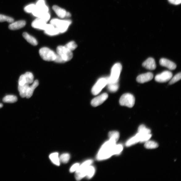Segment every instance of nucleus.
Returning a JSON list of instances; mask_svg holds the SVG:
<instances>
[{
	"label": "nucleus",
	"instance_id": "1",
	"mask_svg": "<svg viewBox=\"0 0 181 181\" xmlns=\"http://www.w3.org/2000/svg\"><path fill=\"white\" fill-rule=\"evenodd\" d=\"M116 142L114 140H109L102 145L96 156L98 160L107 159L114 155V148Z\"/></svg>",
	"mask_w": 181,
	"mask_h": 181
},
{
	"label": "nucleus",
	"instance_id": "2",
	"mask_svg": "<svg viewBox=\"0 0 181 181\" xmlns=\"http://www.w3.org/2000/svg\"><path fill=\"white\" fill-rule=\"evenodd\" d=\"M50 24L53 25L58 29L60 33L66 32L69 27L71 24V21L69 20H61L58 19H53L51 20Z\"/></svg>",
	"mask_w": 181,
	"mask_h": 181
},
{
	"label": "nucleus",
	"instance_id": "3",
	"mask_svg": "<svg viewBox=\"0 0 181 181\" xmlns=\"http://www.w3.org/2000/svg\"><path fill=\"white\" fill-rule=\"evenodd\" d=\"M122 67L120 63H117L114 65L111 70V76L107 78V84L119 82V78Z\"/></svg>",
	"mask_w": 181,
	"mask_h": 181
},
{
	"label": "nucleus",
	"instance_id": "4",
	"mask_svg": "<svg viewBox=\"0 0 181 181\" xmlns=\"http://www.w3.org/2000/svg\"><path fill=\"white\" fill-rule=\"evenodd\" d=\"M93 162L92 160H89L79 165L76 171L75 178L77 180H80L86 176L88 167L92 164Z\"/></svg>",
	"mask_w": 181,
	"mask_h": 181
},
{
	"label": "nucleus",
	"instance_id": "5",
	"mask_svg": "<svg viewBox=\"0 0 181 181\" xmlns=\"http://www.w3.org/2000/svg\"><path fill=\"white\" fill-rule=\"evenodd\" d=\"M135 97L132 94L126 93L121 96L119 102L121 106L132 108L135 105Z\"/></svg>",
	"mask_w": 181,
	"mask_h": 181
},
{
	"label": "nucleus",
	"instance_id": "6",
	"mask_svg": "<svg viewBox=\"0 0 181 181\" xmlns=\"http://www.w3.org/2000/svg\"><path fill=\"white\" fill-rule=\"evenodd\" d=\"M39 54L43 60L53 61L55 60L56 54L53 51L47 48H43L39 50Z\"/></svg>",
	"mask_w": 181,
	"mask_h": 181
},
{
	"label": "nucleus",
	"instance_id": "7",
	"mask_svg": "<svg viewBox=\"0 0 181 181\" xmlns=\"http://www.w3.org/2000/svg\"><path fill=\"white\" fill-rule=\"evenodd\" d=\"M57 54L59 55L65 61H69L73 57L72 51L65 48V46H59L57 49Z\"/></svg>",
	"mask_w": 181,
	"mask_h": 181
},
{
	"label": "nucleus",
	"instance_id": "8",
	"mask_svg": "<svg viewBox=\"0 0 181 181\" xmlns=\"http://www.w3.org/2000/svg\"><path fill=\"white\" fill-rule=\"evenodd\" d=\"M107 84V78H102L98 80L94 85L91 90L93 95H96L99 94L101 90Z\"/></svg>",
	"mask_w": 181,
	"mask_h": 181
},
{
	"label": "nucleus",
	"instance_id": "9",
	"mask_svg": "<svg viewBox=\"0 0 181 181\" xmlns=\"http://www.w3.org/2000/svg\"><path fill=\"white\" fill-rule=\"evenodd\" d=\"M172 77L171 72L169 71H165L157 74L155 77V81L159 82H166L170 80Z\"/></svg>",
	"mask_w": 181,
	"mask_h": 181
},
{
	"label": "nucleus",
	"instance_id": "10",
	"mask_svg": "<svg viewBox=\"0 0 181 181\" xmlns=\"http://www.w3.org/2000/svg\"><path fill=\"white\" fill-rule=\"evenodd\" d=\"M108 94L104 93L98 96L92 100L91 104L93 107H97L103 103L108 98Z\"/></svg>",
	"mask_w": 181,
	"mask_h": 181
},
{
	"label": "nucleus",
	"instance_id": "11",
	"mask_svg": "<svg viewBox=\"0 0 181 181\" xmlns=\"http://www.w3.org/2000/svg\"><path fill=\"white\" fill-rule=\"evenodd\" d=\"M53 8L57 16L61 18H63L65 17H69L71 16L70 14L67 12L65 9L57 5H54Z\"/></svg>",
	"mask_w": 181,
	"mask_h": 181
},
{
	"label": "nucleus",
	"instance_id": "12",
	"mask_svg": "<svg viewBox=\"0 0 181 181\" xmlns=\"http://www.w3.org/2000/svg\"><path fill=\"white\" fill-rule=\"evenodd\" d=\"M153 78V74L151 73H147L140 75L137 78V81L140 83L151 80Z\"/></svg>",
	"mask_w": 181,
	"mask_h": 181
},
{
	"label": "nucleus",
	"instance_id": "13",
	"mask_svg": "<svg viewBox=\"0 0 181 181\" xmlns=\"http://www.w3.org/2000/svg\"><path fill=\"white\" fill-rule=\"evenodd\" d=\"M159 63L161 65L165 67L170 70H174L176 68V65L175 63L166 59H161Z\"/></svg>",
	"mask_w": 181,
	"mask_h": 181
},
{
	"label": "nucleus",
	"instance_id": "14",
	"mask_svg": "<svg viewBox=\"0 0 181 181\" xmlns=\"http://www.w3.org/2000/svg\"><path fill=\"white\" fill-rule=\"evenodd\" d=\"M44 30L46 34L50 36H53L60 33L57 27L51 24H46Z\"/></svg>",
	"mask_w": 181,
	"mask_h": 181
},
{
	"label": "nucleus",
	"instance_id": "15",
	"mask_svg": "<svg viewBox=\"0 0 181 181\" xmlns=\"http://www.w3.org/2000/svg\"><path fill=\"white\" fill-rule=\"evenodd\" d=\"M142 66L145 69L153 70L155 69L156 67L155 60L152 58H149L144 61Z\"/></svg>",
	"mask_w": 181,
	"mask_h": 181
},
{
	"label": "nucleus",
	"instance_id": "16",
	"mask_svg": "<svg viewBox=\"0 0 181 181\" xmlns=\"http://www.w3.org/2000/svg\"><path fill=\"white\" fill-rule=\"evenodd\" d=\"M46 24V22L38 18L32 22V26L35 28L44 30Z\"/></svg>",
	"mask_w": 181,
	"mask_h": 181
},
{
	"label": "nucleus",
	"instance_id": "17",
	"mask_svg": "<svg viewBox=\"0 0 181 181\" xmlns=\"http://www.w3.org/2000/svg\"><path fill=\"white\" fill-rule=\"evenodd\" d=\"M26 24L25 21H19L12 23L9 26V29L11 30H17L24 27Z\"/></svg>",
	"mask_w": 181,
	"mask_h": 181
},
{
	"label": "nucleus",
	"instance_id": "18",
	"mask_svg": "<svg viewBox=\"0 0 181 181\" xmlns=\"http://www.w3.org/2000/svg\"><path fill=\"white\" fill-rule=\"evenodd\" d=\"M140 136L139 134L137 133L135 136L132 137L127 141L125 144L126 146L127 147L131 146L140 142Z\"/></svg>",
	"mask_w": 181,
	"mask_h": 181
},
{
	"label": "nucleus",
	"instance_id": "19",
	"mask_svg": "<svg viewBox=\"0 0 181 181\" xmlns=\"http://www.w3.org/2000/svg\"><path fill=\"white\" fill-rule=\"evenodd\" d=\"M39 85V82L38 80H35L33 82V84L29 87L27 90L26 97L27 98H29L33 95L34 90Z\"/></svg>",
	"mask_w": 181,
	"mask_h": 181
},
{
	"label": "nucleus",
	"instance_id": "20",
	"mask_svg": "<svg viewBox=\"0 0 181 181\" xmlns=\"http://www.w3.org/2000/svg\"><path fill=\"white\" fill-rule=\"evenodd\" d=\"M29 84H26L23 85H19L18 86V90L19 92V94L22 98L26 97L27 91V90L29 87Z\"/></svg>",
	"mask_w": 181,
	"mask_h": 181
},
{
	"label": "nucleus",
	"instance_id": "21",
	"mask_svg": "<svg viewBox=\"0 0 181 181\" xmlns=\"http://www.w3.org/2000/svg\"><path fill=\"white\" fill-rule=\"evenodd\" d=\"M23 36L26 40L34 46H36L38 44V42L32 36H31L29 34L26 32L23 33Z\"/></svg>",
	"mask_w": 181,
	"mask_h": 181
},
{
	"label": "nucleus",
	"instance_id": "22",
	"mask_svg": "<svg viewBox=\"0 0 181 181\" xmlns=\"http://www.w3.org/2000/svg\"><path fill=\"white\" fill-rule=\"evenodd\" d=\"M49 158L54 164L57 166H59L60 165V160L59 158L58 154L57 153H54L51 154L49 156Z\"/></svg>",
	"mask_w": 181,
	"mask_h": 181
},
{
	"label": "nucleus",
	"instance_id": "23",
	"mask_svg": "<svg viewBox=\"0 0 181 181\" xmlns=\"http://www.w3.org/2000/svg\"><path fill=\"white\" fill-rule=\"evenodd\" d=\"M17 96L14 95H8L3 98V101L5 103H13L17 101Z\"/></svg>",
	"mask_w": 181,
	"mask_h": 181
},
{
	"label": "nucleus",
	"instance_id": "24",
	"mask_svg": "<svg viewBox=\"0 0 181 181\" xmlns=\"http://www.w3.org/2000/svg\"><path fill=\"white\" fill-rule=\"evenodd\" d=\"M144 146L148 149H153L158 148V145L154 141L149 140L145 142Z\"/></svg>",
	"mask_w": 181,
	"mask_h": 181
},
{
	"label": "nucleus",
	"instance_id": "25",
	"mask_svg": "<svg viewBox=\"0 0 181 181\" xmlns=\"http://www.w3.org/2000/svg\"><path fill=\"white\" fill-rule=\"evenodd\" d=\"M151 133L150 130L147 128L144 125H141L139 127L138 133L141 135L148 134H150Z\"/></svg>",
	"mask_w": 181,
	"mask_h": 181
},
{
	"label": "nucleus",
	"instance_id": "26",
	"mask_svg": "<svg viewBox=\"0 0 181 181\" xmlns=\"http://www.w3.org/2000/svg\"><path fill=\"white\" fill-rule=\"evenodd\" d=\"M120 136L119 133L116 131L110 132L108 134L109 139H112L116 141V142L119 140Z\"/></svg>",
	"mask_w": 181,
	"mask_h": 181
},
{
	"label": "nucleus",
	"instance_id": "27",
	"mask_svg": "<svg viewBox=\"0 0 181 181\" xmlns=\"http://www.w3.org/2000/svg\"><path fill=\"white\" fill-rule=\"evenodd\" d=\"M26 84H29L34 82V76L33 74L30 72H27L24 74Z\"/></svg>",
	"mask_w": 181,
	"mask_h": 181
},
{
	"label": "nucleus",
	"instance_id": "28",
	"mask_svg": "<svg viewBox=\"0 0 181 181\" xmlns=\"http://www.w3.org/2000/svg\"><path fill=\"white\" fill-rule=\"evenodd\" d=\"M107 85H108V90L111 92L114 93L116 92L119 88V85L118 84V82L109 84Z\"/></svg>",
	"mask_w": 181,
	"mask_h": 181
},
{
	"label": "nucleus",
	"instance_id": "29",
	"mask_svg": "<svg viewBox=\"0 0 181 181\" xmlns=\"http://www.w3.org/2000/svg\"><path fill=\"white\" fill-rule=\"evenodd\" d=\"M95 171V168L94 167L91 165L89 166L88 168L87 174H86V177L88 179H90L92 178Z\"/></svg>",
	"mask_w": 181,
	"mask_h": 181
},
{
	"label": "nucleus",
	"instance_id": "30",
	"mask_svg": "<svg viewBox=\"0 0 181 181\" xmlns=\"http://www.w3.org/2000/svg\"><path fill=\"white\" fill-rule=\"evenodd\" d=\"M123 147L122 145L116 144L114 148V155H117L120 154V153L123 151Z\"/></svg>",
	"mask_w": 181,
	"mask_h": 181
},
{
	"label": "nucleus",
	"instance_id": "31",
	"mask_svg": "<svg viewBox=\"0 0 181 181\" xmlns=\"http://www.w3.org/2000/svg\"><path fill=\"white\" fill-rule=\"evenodd\" d=\"M65 46L71 51L75 49L77 47L76 43L74 41H70L66 44Z\"/></svg>",
	"mask_w": 181,
	"mask_h": 181
},
{
	"label": "nucleus",
	"instance_id": "32",
	"mask_svg": "<svg viewBox=\"0 0 181 181\" xmlns=\"http://www.w3.org/2000/svg\"><path fill=\"white\" fill-rule=\"evenodd\" d=\"M70 155L68 153H65L62 154L60 157V161L64 163H66L68 162L70 159Z\"/></svg>",
	"mask_w": 181,
	"mask_h": 181
},
{
	"label": "nucleus",
	"instance_id": "33",
	"mask_svg": "<svg viewBox=\"0 0 181 181\" xmlns=\"http://www.w3.org/2000/svg\"><path fill=\"white\" fill-rule=\"evenodd\" d=\"M7 22L9 23H13L14 19L13 18L6 15L0 14V22Z\"/></svg>",
	"mask_w": 181,
	"mask_h": 181
},
{
	"label": "nucleus",
	"instance_id": "34",
	"mask_svg": "<svg viewBox=\"0 0 181 181\" xmlns=\"http://www.w3.org/2000/svg\"><path fill=\"white\" fill-rule=\"evenodd\" d=\"M140 136V142L144 143L146 142L149 141L152 137L151 134H148L141 135L139 133Z\"/></svg>",
	"mask_w": 181,
	"mask_h": 181
},
{
	"label": "nucleus",
	"instance_id": "35",
	"mask_svg": "<svg viewBox=\"0 0 181 181\" xmlns=\"http://www.w3.org/2000/svg\"><path fill=\"white\" fill-rule=\"evenodd\" d=\"M181 78V73H180L176 74V75L172 78L170 82H169V84L172 85L175 84L176 82L180 80Z\"/></svg>",
	"mask_w": 181,
	"mask_h": 181
},
{
	"label": "nucleus",
	"instance_id": "36",
	"mask_svg": "<svg viewBox=\"0 0 181 181\" xmlns=\"http://www.w3.org/2000/svg\"><path fill=\"white\" fill-rule=\"evenodd\" d=\"M36 5H30L25 7L24 10L27 13H32L35 9H36Z\"/></svg>",
	"mask_w": 181,
	"mask_h": 181
},
{
	"label": "nucleus",
	"instance_id": "37",
	"mask_svg": "<svg viewBox=\"0 0 181 181\" xmlns=\"http://www.w3.org/2000/svg\"><path fill=\"white\" fill-rule=\"evenodd\" d=\"M50 16L49 14L48 13H46L42 15L41 16L39 17L43 21L45 22H48L50 19Z\"/></svg>",
	"mask_w": 181,
	"mask_h": 181
},
{
	"label": "nucleus",
	"instance_id": "38",
	"mask_svg": "<svg viewBox=\"0 0 181 181\" xmlns=\"http://www.w3.org/2000/svg\"><path fill=\"white\" fill-rule=\"evenodd\" d=\"M18 83L19 85H23L26 84L24 74L22 75L19 77Z\"/></svg>",
	"mask_w": 181,
	"mask_h": 181
},
{
	"label": "nucleus",
	"instance_id": "39",
	"mask_svg": "<svg viewBox=\"0 0 181 181\" xmlns=\"http://www.w3.org/2000/svg\"><path fill=\"white\" fill-rule=\"evenodd\" d=\"M79 164L78 163H76L74 164L73 166L70 168L69 171L71 173H73L74 172L78 170V169L79 166Z\"/></svg>",
	"mask_w": 181,
	"mask_h": 181
},
{
	"label": "nucleus",
	"instance_id": "40",
	"mask_svg": "<svg viewBox=\"0 0 181 181\" xmlns=\"http://www.w3.org/2000/svg\"><path fill=\"white\" fill-rule=\"evenodd\" d=\"M54 61L57 63H64L65 62L62 58L58 54H56V58Z\"/></svg>",
	"mask_w": 181,
	"mask_h": 181
},
{
	"label": "nucleus",
	"instance_id": "41",
	"mask_svg": "<svg viewBox=\"0 0 181 181\" xmlns=\"http://www.w3.org/2000/svg\"><path fill=\"white\" fill-rule=\"evenodd\" d=\"M169 2L174 5H179L181 3V0H168Z\"/></svg>",
	"mask_w": 181,
	"mask_h": 181
},
{
	"label": "nucleus",
	"instance_id": "42",
	"mask_svg": "<svg viewBox=\"0 0 181 181\" xmlns=\"http://www.w3.org/2000/svg\"><path fill=\"white\" fill-rule=\"evenodd\" d=\"M3 104L2 103H0V108H2L3 107Z\"/></svg>",
	"mask_w": 181,
	"mask_h": 181
}]
</instances>
